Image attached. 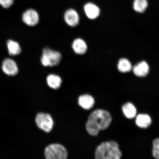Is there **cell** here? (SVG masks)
<instances>
[{
    "instance_id": "6da1fadb",
    "label": "cell",
    "mask_w": 159,
    "mask_h": 159,
    "mask_svg": "<svg viewBox=\"0 0 159 159\" xmlns=\"http://www.w3.org/2000/svg\"><path fill=\"white\" fill-rule=\"evenodd\" d=\"M111 121L112 117L108 111L103 109H96L89 115L85 124V129L89 135L97 136L99 131L108 128Z\"/></svg>"
},
{
    "instance_id": "7a4b0ae2",
    "label": "cell",
    "mask_w": 159,
    "mask_h": 159,
    "mask_svg": "<svg viewBox=\"0 0 159 159\" xmlns=\"http://www.w3.org/2000/svg\"><path fill=\"white\" fill-rule=\"evenodd\" d=\"M122 156L119 145L114 141L101 143L97 147L95 152L96 159H119Z\"/></svg>"
},
{
    "instance_id": "3957f363",
    "label": "cell",
    "mask_w": 159,
    "mask_h": 159,
    "mask_svg": "<svg viewBox=\"0 0 159 159\" xmlns=\"http://www.w3.org/2000/svg\"><path fill=\"white\" fill-rule=\"evenodd\" d=\"M61 58L62 56L59 52L45 47L43 50L41 62L43 66L53 67L58 65Z\"/></svg>"
},
{
    "instance_id": "277c9868",
    "label": "cell",
    "mask_w": 159,
    "mask_h": 159,
    "mask_svg": "<svg viewBox=\"0 0 159 159\" xmlns=\"http://www.w3.org/2000/svg\"><path fill=\"white\" fill-rule=\"evenodd\" d=\"M44 155L47 159H66L68 157V152L62 145L53 143L45 148Z\"/></svg>"
},
{
    "instance_id": "5b68a950",
    "label": "cell",
    "mask_w": 159,
    "mask_h": 159,
    "mask_svg": "<svg viewBox=\"0 0 159 159\" xmlns=\"http://www.w3.org/2000/svg\"><path fill=\"white\" fill-rule=\"evenodd\" d=\"M35 121L38 127L44 132L49 133L52 130L54 125L53 119L48 113H38L36 116Z\"/></svg>"
},
{
    "instance_id": "8992f818",
    "label": "cell",
    "mask_w": 159,
    "mask_h": 159,
    "mask_svg": "<svg viewBox=\"0 0 159 159\" xmlns=\"http://www.w3.org/2000/svg\"><path fill=\"white\" fill-rule=\"evenodd\" d=\"M22 20L24 23L29 26H35L39 23V15L35 10L28 9L23 13Z\"/></svg>"
},
{
    "instance_id": "52a82bcc",
    "label": "cell",
    "mask_w": 159,
    "mask_h": 159,
    "mask_svg": "<svg viewBox=\"0 0 159 159\" xmlns=\"http://www.w3.org/2000/svg\"><path fill=\"white\" fill-rule=\"evenodd\" d=\"M65 23L71 27H75L78 25L80 18L77 11L74 9H69L65 11L64 15Z\"/></svg>"
},
{
    "instance_id": "ba28073f",
    "label": "cell",
    "mask_w": 159,
    "mask_h": 159,
    "mask_svg": "<svg viewBox=\"0 0 159 159\" xmlns=\"http://www.w3.org/2000/svg\"><path fill=\"white\" fill-rule=\"evenodd\" d=\"M2 69L6 74L10 76H14L18 72V68L16 63L13 60L6 59L4 60Z\"/></svg>"
},
{
    "instance_id": "9c48e42d",
    "label": "cell",
    "mask_w": 159,
    "mask_h": 159,
    "mask_svg": "<svg viewBox=\"0 0 159 159\" xmlns=\"http://www.w3.org/2000/svg\"><path fill=\"white\" fill-rule=\"evenodd\" d=\"M72 48L75 54L83 55L87 52L88 47L86 42L82 39H75L72 43Z\"/></svg>"
},
{
    "instance_id": "30bf717a",
    "label": "cell",
    "mask_w": 159,
    "mask_h": 159,
    "mask_svg": "<svg viewBox=\"0 0 159 159\" xmlns=\"http://www.w3.org/2000/svg\"><path fill=\"white\" fill-rule=\"evenodd\" d=\"M78 102L79 106L81 108L85 110H89L94 107L95 100L91 95L84 94L79 97Z\"/></svg>"
},
{
    "instance_id": "8fae6325",
    "label": "cell",
    "mask_w": 159,
    "mask_h": 159,
    "mask_svg": "<svg viewBox=\"0 0 159 159\" xmlns=\"http://www.w3.org/2000/svg\"><path fill=\"white\" fill-rule=\"evenodd\" d=\"M84 9L85 15L89 19H96L100 15V9L92 3H88L85 4Z\"/></svg>"
},
{
    "instance_id": "7c38bea8",
    "label": "cell",
    "mask_w": 159,
    "mask_h": 159,
    "mask_svg": "<svg viewBox=\"0 0 159 159\" xmlns=\"http://www.w3.org/2000/svg\"><path fill=\"white\" fill-rule=\"evenodd\" d=\"M134 74L139 77H144L148 74V65L146 61H142L135 65L133 69Z\"/></svg>"
},
{
    "instance_id": "4fadbf2b",
    "label": "cell",
    "mask_w": 159,
    "mask_h": 159,
    "mask_svg": "<svg viewBox=\"0 0 159 159\" xmlns=\"http://www.w3.org/2000/svg\"><path fill=\"white\" fill-rule=\"evenodd\" d=\"M47 82L50 88L57 89L61 87L62 84V79L58 75L51 74L48 75Z\"/></svg>"
},
{
    "instance_id": "5bb4252c",
    "label": "cell",
    "mask_w": 159,
    "mask_h": 159,
    "mask_svg": "<svg viewBox=\"0 0 159 159\" xmlns=\"http://www.w3.org/2000/svg\"><path fill=\"white\" fill-rule=\"evenodd\" d=\"M152 120L148 115L140 114L136 117V124L138 127L142 128H147L150 126Z\"/></svg>"
},
{
    "instance_id": "9a60e30c",
    "label": "cell",
    "mask_w": 159,
    "mask_h": 159,
    "mask_svg": "<svg viewBox=\"0 0 159 159\" xmlns=\"http://www.w3.org/2000/svg\"><path fill=\"white\" fill-rule=\"evenodd\" d=\"M122 109L123 112L127 118L133 119L136 116L137 113L136 109L132 103H126L123 105Z\"/></svg>"
},
{
    "instance_id": "2e32d148",
    "label": "cell",
    "mask_w": 159,
    "mask_h": 159,
    "mask_svg": "<svg viewBox=\"0 0 159 159\" xmlns=\"http://www.w3.org/2000/svg\"><path fill=\"white\" fill-rule=\"evenodd\" d=\"M9 54L11 56L18 55L21 52V48L20 45L17 42L12 40H9L7 43Z\"/></svg>"
},
{
    "instance_id": "e0dca14e",
    "label": "cell",
    "mask_w": 159,
    "mask_h": 159,
    "mask_svg": "<svg viewBox=\"0 0 159 159\" xmlns=\"http://www.w3.org/2000/svg\"><path fill=\"white\" fill-rule=\"evenodd\" d=\"M118 66L119 71L124 73L128 72L132 69L130 61L125 58L121 59L119 61Z\"/></svg>"
},
{
    "instance_id": "ac0fdd59",
    "label": "cell",
    "mask_w": 159,
    "mask_h": 159,
    "mask_svg": "<svg viewBox=\"0 0 159 159\" xmlns=\"http://www.w3.org/2000/svg\"><path fill=\"white\" fill-rule=\"evenodd\" d=\"M148 7L147 0H134V8L137 12L142 13L146 11Z\"/></svg>"
},
{
    "instance_id": "d6986e66",
    "label": "cell",
    "mask_w": 159,
    "mask_h": 159,
    "mask_svg": "<svg viewBox=\"0 0 159 159\" xmlns=\"http://www.w3.org/2000/svg\"><path fill=\"white\" fill-rule=\"evenodd\" d=\"M152 154L154 158L159 159V138L154 139L153 141Z\"/></svg>"
},
{
    "instance_id": "ffe728a7",
    "label": "cell",
    "mask_w": 159,
    "mask_h": 159,
    "mask_svg": "<svg viewBox=\"0 0 159 159\" xmlns=\"http://www.w3.org/2000/svg\"><path fill=\"white\" fill-rule=\"evenodd\" d=\"M14 0H0V5L5 8H8L12 5Z\"/></svg>"
}]
</instances>
